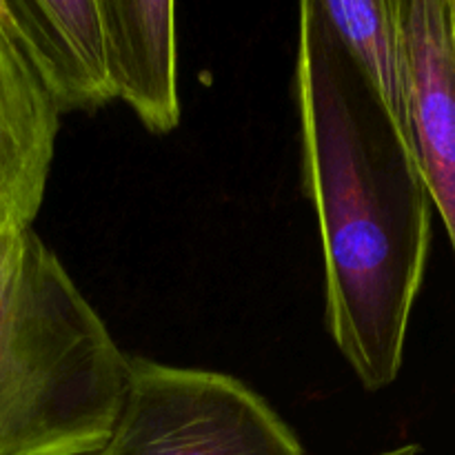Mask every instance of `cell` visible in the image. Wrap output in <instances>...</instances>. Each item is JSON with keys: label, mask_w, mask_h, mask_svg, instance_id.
<instances>
[{"label": "cell", "mask_w": 455, "mask_h": 455, "mask_svg": "<svg viewBox=\"0 0 455 455\" xmlns=\"http://www.w3.org/2000/svg\"><path fill=\"white\" fill-rule=\"evenodd\" d=\"M453 13H455V0H453Z\"/></svg>", "instance_id": "obj_10"}, {"label": "cell", "mask_w": 455, "mask_h": 455, "mask_svg": "<svg viewBox=\"0 0 455 455\" xmlns=\"http://www.w3.org/2000/svg\"><path fill=\"white\" fill-rule=\"evenodd\" d=\"M378 455H420V447H416V444H407V447L391 449V451L378 453Z\"/></svg>", "instance_id": "obj_9"}, {"label": "cell", "mask_w": 455, "mask_h": 455, "mask_svg": "<svg viewBox=\"0 0 455 455\" xmlns=\"http://www.w3.org/2000/svg\"><path fill=\"white\" fill-rule=\"evenodd\" d=\"M132 358L34 229L0 235V455H93Z\"/></svg>", "instance_id": "obj_2"}, {"label": "cell", "mask_w": 455, "mask_h": 455, "mask_svg": "<svg viewBox=\"0 0 455 455\" xmlns=\"http://www.w3.org/2000/svg\"><path fill=\"white\" fill-rule=\"evenodd\" d=\"M315 4L389 118L413 145L404 0H315Z\"/></svg>", "instance_id": "obj_8"}, {"label": "cell", "mask_w": 455, "mask_h": 455, "mask_svg": "<svg viewBox=\"0 0 455 455\" xmlns=\"http://www.w3.org/2000/svg\"><path fill=\"white\" fill-rule=\"evenodd\" d=\"M302 187L318 220L327 327L364 389L404 363L431 247V198L400 133L315 0L300 4L293 74Z\"/></svg>", "instance_id": "obj_1"}, {"label": "cell", "mask_w": 455, "mask_h": 455, "mask_svg": "<svg viewBox=\"0 0 455 455\" xmlns=\"http://www.w3.org/2000/svg\"><path fill=\"white\" fill-rule=\"evenodd\" d=\"M411 62V132L431 204L455 251V13L453 0H404Z\"/></svg>", "instance_id": "obj_5"}, {"label": "cell", "mask_w": 455, "mask_h": 455, "mask_svg": "<svg viewBox=\"0 0 455 455\" xmlns=\"http://www.w3.org/2000/svg\"><path fill=\"white\" fill-rule=\"evenodd\" d=\"M22 44L60 114L111 102L98 0H7Z\"/></svg>", "instance_id": "obj_7"}, {"label": "cell", "mask_w": 455, "mask_h": 455, "mask_svg": "<svg viewBox=\"0 0 455 455\" xmlns=\"http://www.w3.org/2000/svg\"><path fill=\"white\" fill-rule=\"evenodd\" d=\"M93 455H305L265 398L225 373L132 358L123 409Z\"/></svg>", "instance_id": "obj_3"}, {"label": "cell", "mask_w": 455, "mask_h": 455, "mask_svg": "<svg viewBox=\"0 0 455 455\" xmlns=\"http://www.w3.org/2000/svg\"><path fill=\"white\" fill-rule=\"evenodd\" d=\"M105 34L107 80L151 133L180 123L176 4L169 0H98Z\"/></svg>", "instance_id": "obj_6"}, {"label": "cell", "mask_w": 455, "mask_h": 455, "mask_svg": "<svg viewBox=\"0 0 455 455\" xmlns=\"http://www.w3.org/2000/svg\"><path fill=\"white\" fill-rule=\"evenodd\" d=\"M60 111L0 0V235L31 229L47 191Z\"/></svg>", "instance_id": "obj_4"}]
</instances>
